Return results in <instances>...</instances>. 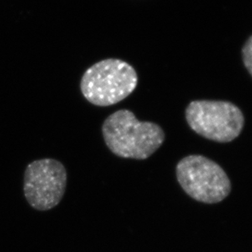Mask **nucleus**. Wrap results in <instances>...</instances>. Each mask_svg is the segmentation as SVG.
Instances as JSON below:
<instances>
[{"label": "nucleus", "mask_w": 252, "mask_h": 252, "mask_svg": "<svg viewBox=\"0 0 252 252\" xmlns=\"http://www.w3.org/2000/svg\"><path fill=\"white\" fill-rule=\"evenodd\" d=\"M138 83L136 69L123 60L109 58L93 64L82 77L80 89L91 104L106 107L133 93Z\"/></svg>", "instance_id": "nucleus-2"}, {"label": "nucleus", "mask_w": 252, "mask_h": 252, "mask_svg": "<svg viewBox=\"0 0 252 252\" xmlns=\"http://www.w3.org/2000/svg\"><path fill=\"white\" fill-rule=\"evenodd\" d=\"M186 119L197 135L218 143L238 138L245 124L242 110L225 100H193L186 108Z\"/></svg>", "instance_id": "nucleus-4"}, {"label": "nucleus", "mask_w": 252, "mask_h": 252, "mask_svg": "<svg viewBox=\"0 0 252 252\" xmlns=\"http://www.w3.org/2000/svg\"><path fill=\"white\" fill-rule=\"evenodd\" d=\"M68 174L64 164L54 158L34 160L24 172L23 192L29 205L39 212L57 207L66 190Z\"/></svg>", "instance_id": "nucleus-5"}, {"label": "nucleus", "mask_w": 252, "mask_h": 252, "mask_svg": "<svg viewBox=\"0 0 252 252\" xmlns=\"http://www.w3.org/2000/svg\"><path fill=\"white\" fill-rule=\"evenodd\" d=\"M176 176L187 195L205 204L221 202L232 191L230 179L223 167L203 155H188L180 160Z\"/></svg>", "instance_id": "nucleus-3"}, {"label": "nucleus", "mask_w": 252, "mask_h": 252, "mask_svg": "<svg viewBox=\"0 0 252 252\" xmlns=\"http://www.w3.org/2000/svg\"><path fill=\"white\" fill-rule=\"evenodd\" d=\"M103 138L117 157L145 160L164 142V131L158 124L140 121L129 110L110 114L102 125Z\"/></svg>", "instance_id": "nucleus-1"}, {"label": "nucleus", "mask_w": 252, "mask_h": 252, "mask_svg": "<svg viewBox=\"0 0 252 252\" xmlns=\"http://www.w3.org/2000/svg\"><path fill=\"white\" fill-rule=\"evenodd\" d=\"M243 64L248 73L252 75V37L250 36L243 45L242 49Z\"/></svg>", "instance_id": "nucleus-6"}]
</instances>
